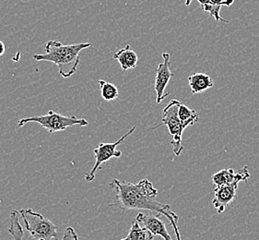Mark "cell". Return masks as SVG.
<instances>
[{"label":"cell","instance_id":"cell-1","mask_svg":"<svg viewBox=\"0 0 259 240\" xmlns=\"http://www.w3.org/2000/svg\"><path fill=\"white\" fill-rule=\"evenodd\" d=\"M110 187L114 188L116 192L114 203L109 204L110 207L118 206L122 211L143 210L162 214L172 226L177 240H182L178 229L179 216L171 211L169 204H161L156 201L158 190L149 179L144 178L140 182L133 184L114 178L110 183Z\"/></svg>","mask_w":259,"mask_h":240},{"label":"cell","instance_id":"cell-2","mask_svg":"<svg viewBox=\"0 0 259 240\" xmlns=\"http://www.w3.org/2000/svg\"><path fill=\"white\" fill-rule=\"evenodd\" d=\"M91 46V43L63 45L59 41H49L46 45V53L33 55V59L52 62L58 67L59 74L63 78H70L78 70L80 53Z\"/></svg>","mask_w":259,"mask_h":240},{"label":"cell","instance_id":"cell-3","mask_svg":"<svg viewBox=\"0 0 259 240\" xmlns=\"http://www.w3.org/2000/svg\"><path fill=\"white\" fill-rule=\"evenodd\" d=\"M20 214L24 221L27 231L35 240H59V231L51 220L31 209H21Z\"/></svg>","mask_w":259,"mask_h":240},{"label":"cell","instance_id":"cell-4","mask_svg":"<svg viewBox=\"0 0 259 240\" xmlns=\"http://www.w3.org/2000/svg\"><path fill=\"white\" fill-rule=\"evenodd\" d=\"M30 122H36L38 124L46 129L49 133H56L59 131H65L68 128L74 126H81L86 127L89 125V122L84 118H78L76 116H66V115L57 114L53 110H49L47 115L31 116L26 118H21L18 122V127L22 128Z\"/></svg>","mask_w":259,"mask_h":240},{"label":"cell","instance_id":"cell-5","mask_svg":"<svg viewBox=\"0 0 259 240\" xmlns=\"http://www.w3.org/2000/svg\"><path fill=\"white\" fill-rule=\"evenodd\" d=\"M180 102L176 99H172L169 102V104L166 105L162 111V118H161V125L156 126L152 128V130H155L156 128L161 125L167 126L169 132L172 137L171 144L174 148V152L177 156H180L183 151V145H182V136L184 132V129L182 127L181 121L178 115V108H179Z\"/></svg>","mask_w":259,"mask_h":240},{"label":"cell","instance_id":"cell-6","mask_svg":"<svg viewBox=\"0 0 259 240\" xmlns=\"http://www.w3.org/2000/svg\"><path fill=\"white\" fill-rule=\"evenodd\" d=\"M249 178H250V173L248 171V167L245 166L239 172H237V177L233 182L223 185L221 187H215L212 204L219 214L223 213L229 204H232L234 198H236L239 183L241 181L247 182V179Z\"/></svg>","mask_w":259,"mask_h":240},{"label":"cell","instance_id":"cell-7","mask_svg":"<svg viewBox=\"0 0 259 240\" xmlns=\"http://www.w3.org/2000/svg\"><path fill=\"white\" fill-rule=\"evenodd\" d=\"M136 131V126H134L127 133H125L123 137H121L118 141L115 142H104L100 143L98 146L94 150L95 163L91 172L85 174V179L88 182L94 181L95 178V174L99 168L104 163L108 162L112 158H119L122 155V151L117 150V146L124 142V140L131 135Z\"/></svg>","mask_w":259,"mask_h":240},{"label":"cell","instance_id":"cell-8","mask_svg":"<svg viewBox=\"0 0 259 240\" xmlns=\"http://www.w3.org/2000/svg\"><path fill=\"white\" fill-rule=\"evenodd\" d=\"M163 61L159 64L158 68H156L155 84L154 90L156 92V103L161 104L166 96L169 95V93L164 94L166 87L175 75L170 70V54L167 52L162 53Z\"/></svg>","mask_w":259,"mask_h":240},{"label":"cell","instance_id":"cell-9","mask_svg":"<svg viewBox=\"0 0 259 240\" xmlns=\"http://www.w3.org/2000/svg\"><path fill=\"white\" fill-rule=\"evenodd\" d=\"M161 214H155L152 212L139 213L136 216V220L143 224L146 228L150 230L154 235H160L164 240H172L171 235L167 231L165 223L161 218Z\"/></svg>","mask_w":259,"mask_h":240},{"label":"cell","instance_id":"cell-10","mask_svg":"<svg viewBox=\"0 0 259 240\" xmlns=\"http://www.w3.org/2000/svg\"><path fill=\"white\" fill-rule=\"evenodd\" d=\"M114 59H116L124 71L131 68H135L138 64L139 57L138 54L131 48L130 45L118 50L114 55Z\"/></svg>","mask_w":259,"mask_h":240},{"label":"cell","instance_id":"cell-11","mask_svg":"<svg viewBox=\"0 0 259 240\" xmlns=\"http://www.w3.org/2000/svg\"><path fill=\"white\" fill-rule=\"evenodd\" d=\"M188 84L193 94H201L214 86L211 77L205 73H193L188 77Z\"/></svg>","mask_w":259,"mask_h":240},{"label":"cell","instance_id":"cell-12","mask_svg":"<svg viewBox=\"0 0 259 240\" xmlns=\"http://www.w3.org/2000/svg\"><path fill=\"white\" fill-rule=\"evenodd\" d=\"M154 235L148 228L141 227L140 223L136 220L131 225L128 235L120 240H153Z\"/></svg>","mask_w":259,"mask_h":240},{"label":"cell","instance_id":"cell-13","mask_svg":"<svg viewBox=\"0 0 259 240\" xmlns=\"http://www.w3.org/2000/svg\"><path fill=\"white\" fill-rule=\"evenodd\" d=\"M178 115L184 130H186L189 126L194 125L195 122L199 119V115L196 110L190 109L187 105H183L181 103L178 108Z\"/></svg>","mask_w":259,"mask_h":240},{"label":"cell","instance_id":"cell-14","mask_svg":"<svg viewBox=\"0 0 259 240\" xmlns=\"http://www.w3.org/2000/svg\"><path fill=\"white\" fill-rule=\"evenodd\" d=\"M237 177V173H234L233 168H224L215 173L211 177V182L215 187H221L229 183L233 182Z\"/></svg>","mask_w":259,"mask_h":240},{"label":"cell","instance_id":"cell-15","mask_svg":"<svg viewBox=\"0 0 259 240\" xmlns=\"http://www.w3.org/2000/svg\"><path fill=\"white\" fill-rule=\"evenodd\" d=\"M20 215H21L20 212L16 211V210H13L10 215L11 225H10V228L8 229V231L13 236L14 240H22L23 235H24V231L22 229V226L19 221Z\"/></svg>","mask_w":259,"mask_h":240},{"label":"cell","instance_id":"cell-16","mask_svg":"<svg viewBox=\"0 0 259 240\" xmlns=\"http://www.w3.org/2000/svg\"><path fill=\"white\" fill-rule=\"evenodd\" d=\"M99 85L101 88V94H102L103 99L109 102V101H114L118 98V96H119L118 88L114 84L106 82L104 79H100Z\"/></svg>","mask_w":259,"mask_h":240},{"label":"cell","instance_id":"cell-17","mask_svg":"<svg viewBox=\"0 0 259 240\" xmlns=\"http://www.w3.org/2000/svg\"><path fill=\"white\" fill-rule=\"evenodd\" d=\"M223 6L224 5H222V4H220V5H214V4L210 3V4H207V5L201 6V8H202L203 11L208 12L209 15L213 17V18L215 19V21H217V22L222 21H223V22L228 23L229 21L223 19V17L221 16V13H220Z\"/></svg>","mask_w":259,"mask_h":240},{"label":"cell","instance_id":"cell-18","mask_svg":"<svg viewBox=\"0 0 259 240\" xmlns=\"http://www.w3.org/2000/svg\"><path fill=\"white\" fill-rule=\"evenodd\" d=\"M61 240H78V235L73 227H68Z\"/></svg>","mask_w":259,"mask_h":240},{"label":"cell","instance_id":"cell-19","mask_svg":"<svg viewBox=\"0 0 259 240\" xmlns=\"http://www.w3.org/2000/svg\"><path fill=\"white\" fill-rule=\"evenodd\" d=\"M209 1H210L211 4H214V5L222 4V5L226 6V7H231L235 0H209Z\"/></svg>","mask_w":259,"mask_h":240},{"label":"cell","instance_id":"cell-20","mask_svg":"<svg viewBox=\"0 0 259 240\" xmlns=\"http://www.w3.org/2000/svg\"><path fill=\"white\" fill-rule=\"evenodd\" d=\"M192 1H193V0H186V1H185V5L187 6V7H188V6H190ZM197 1H198V3L200 4V6H204L207 5V4H210V1H209V0H197Z\"/></svg>","mask_w":259,"mask_h":240},{"label":"cell","instance_id":"cell-21","mask_svg":"<svg viewBox=\"0 0 259 240\" xmlns=\"http://www.w3.org/2000/svg\"><path fill=\"white\" fill-rule=\"evenodd\" d=\"M6 52L5 44L0 40V57H2Z\"/></svg>","mask_w":259,"mask_h":240}]
</instances>
